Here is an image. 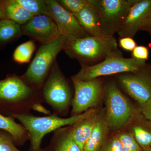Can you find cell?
Returning a JSON list of instances; mask_svg holds the SVG:
<instances>
[{
    "label": "cell",
    "instance_id": "obj_1",
    "mask_svg": "<svg viewBox=\"0 0 151 151\" xmlns=\"http://www.w3.org/2000/svg\"><path fill=\"white\" fill-rule=\"evenodd\" d=\"M63 50L70 58L77 60L82 66L101 62L119 49L114 36H88L72 41L65 40Z\"/></svg>",
    "mask_w": 151,
    "mask_h": 151
},
{
    "label": "cell",
    "instance_id": "obj_2",
    "mask_svg": "<svg viewBox=\"0 0 151 151\" xmlns=\"http://www.w3.org/2000/svg\"><path fill=\"white\" fill-rule=\"evenodd\" d=\"M96 111L90 109L80 115L68 118H60L55 114L45 117H38L27 113H15L12 116L20 122L28 132L32 151H40L42 141L47 134L65 126H73Z\"/></svg>",
    "mask_w": 151,
    "mask_h": 151
},
{
    "label": "cell",
    "instance_id": "obj_3",
    "mask_svg": "<svg viewBox=\"0 0 151 151\" xmlns=\"http://www.w3.org/2000/svg\"><path fill=\"white\" fill-rule=\"evenodd\" d=\"M146 65V60L124 58L119 50L97 64L82 66L79 72L72 77L80 81H90L102 76L136 72Z\"/></svg>",
    "mask_w": 151,
    "mask_h": 151
},
{
    "label": "cell",
    "instance_id": "obj_4",
    "mask_svg": "<svg viewBox=\"0 0 151 151\" xmlns=\"http://www.w3.org/2000/svg\"><path fill=\"white\" fill-rule=\"evenodd\" d=\"M65 39L60 36L56 40L41 45L34 58L22 77L27 84L41 90L58 55L63 50Z\"/></svg>",
    "mask_w": 151,
    "mask_h": 151
},
{
    "label": "cell",
    "instance_id": "obj_5",
    "mask_svg": "<svg viewBox=\"0 0 151 151\" xmlns=\"http://www.w3.org/2000/svg\"><path fill=\"white\" fill-rule=\"evenodd\" d=\"M105 117L110 130L117 131L128 126L137 112L116 83L108 82L105 86Z\"/></svg>",
    "mask_w": 151,
    "mask_h": 151
},
{
    "label": "cell",
    "instance_id": "obj_6",
    "mask_svg": "<svg viewBox=\"0 0 151 151\" xmlns=\"http://www.w3.org/2000/svg\"><path fill=\"white\" fill-rule=\"evenodd\" d=\"M97 12L100 32L103 36L117 33L130 8L138 0H91Z\"/></svg>",
    "mask_w": 151,
    "mask_h": 151
},
{
    "label": "cell",
    "instance_id": "obj_7",
    "mask_svg": "<svg viewBox=\"0 0 151 151\" xmlns=\"http://www.w3.org/2000/svg\"><path fill=\"white\" fill-rule=\"evenodd\" d=\"M41 91L43 100L51 106L55 114L67 113L72 101L71 90L56 60Z\"/></svg>",
    "mask_w": 151,
    "mask_h": 151
},
{
    "label": "cell",
    "instance_id": "obj_8",
    "mask_svg": "<svg viewBox=\"0 0 151 151\" xmlns=\"http://www.w3.org/2000/svg\"><path fill=\"white\" fill-rule=\"evenodd\" d=\"M41 91L27 84L22 76L13 75L0 80V101L32 109L41 103Z\"/></svg>",
    "mask_w": 151,
    "mask_h": 151
},
{
    "label": "cell",
    "instance_id": "obj_9",
    "mask_svg": "<svg viewBox=\"0 0 151 151\" xmlns=\"http://www.w3.org/2000/svg\"><path fill=\"white\" fill-rule=\"evenodd\" d=\"M74 95L71 101L73 116L80 115L97 105L103 90V82L100 78L82 81L71 77Z\"/></svg>",
    "mask_w": 151,
    "mask_h": 151
},
{
    "label": "cell",
    "instance_id": "obj_10",
    "mask_svg": "<svg viewBox=\"0 0 151 151\" xmlns=\"http://www.w3.org/2000/svg\"><path fill=\"white\" fill-rule=\"evenodd\" d=\"M46 14L56 24L60 36L72 41L90 36L79 24L74 15L65 9L57 1L46 0Z\"/></svg>",
    "mask_w": 151,
    "mask_h": 151
},
{
    "label": "cell",
    "instance_id": "obj_11",
    "mask_svg": "<svg viewBox=\"0 0 151 151\" xmlns=\"http://www.w3.org/2000/svg\"><path fill=\"white\" fill-rule=\"evenodd\" d=\"M119 81L124 91L137 104L151 99V68L146 65L136 72L123 73Z\"/></svg>",
    "mask_w": 151,
    "mask_h": 151
},
{
    "label": "cell",
    "instance_id": "obj_12",
    "mask_svg": "<svg viewBox=\"0 0 151 151\" xmlns=\"http://www.w3.org/2000/svg\"><path fill=\"white\" fill-rule=\"evenodd\" d=\"M21 26L22 35L27 36L41 45L52 42L60 36L56 24L47 14L34 16Z\"/></svg>",
    "mask_w": 151,
    "mask_h": 151
},
{
    "label": "cell",
    "instance_id": "obj_13",
    "mask_svg": "<svg viewBox=\"0 0 151 151\" xmlns=\"http://www.w3.org/2000/svg\"><path fill=\"white\" fill-rule=\"evenodd\" d=\"M151 11V0H138L131 7L117 34L121 38L134 37Z\"/></svg>",
    "mask_w": 151,
    "mask_h": 151
},
{
    "label": "cell",
    "instance_id": "obj_14",
    "mask_svg": "<svg viewBox=\"0 0 151 151\" xmlns=\"http://www.w3.org/2000/svg\"><path fill=\"white\" fill-rule=\"evenodd\" d=\"M129 126V132L141 149L151 148V122L137 111Z\"/></svg>",
    "mask_w": 151,
    "mask_h": 151
},
{
    "label": "cell",
    "instance_id": "obj_15",
    "mask_svg": "<svg viewBox=\"0 0 151 151\" xmlns=\"http://www.w3.org/2000/svg\"><path fill=\"white\" fill-rule=\"evenodd\" d=\"M109 127L105 117V110L98 114L97 123L84 146V151H100L108 139Z\"/></svg>",
    "mask_w": 151,
    "mask_h": 151
},
{
    "label": "cell",
    "instance_id": "obj_16",
    "mask_svg": "<svg viewBox=\"0 0 151 151\" xmlns=\"http://www.w3.org/2000/svg\"><path fill=\"white\" fill-rule=\"evenodd\" d=\"M98 114L99 112L96 111L71 127L73 138L82 151L97 123Z\"/></svg>",
    "mask_w": 151,
    "mask_h": 151
},
{
    "label": "cell",
    "instance_id": "obj_17",
    "mask_svg": "<svg viewBox=\"0 0 151 151\" xmlns=\"http://www.w3.org/2000/svg\"><path fill=\"white\" fill-rule=\"evenodd\" d=\"M89 4L78 14L74 15L83 29L90 36L100 37L103 36L100 32L99 19L91 1Z\"/></svg>",
    "mask_w": 151,
    "mask_h": 151
},
{
    "label": "cell",
    "instance_id": "obj_18",
    "mask_svg": "<svg viewBox=\"0 0 151 151\" xmlns=\"http://www.w3.org/2000/svg\"><path fill=\"white\" fill-rule=\"evenodd\" d=\"M52 142L55 151H82L73 138L71 127L56 130Z\"/></svg>",
    "mask_w": 151,
    "mask_h": 151
},
{
    "label": "cell",
    "instance_id": "obj_19",
    "mask_svg": "<svg viewBox=\"0 0 151 151\" xmlns=\"http://www.w3.org/2000/svg\"><path fill=\"white\" fill-rule=\"evenodd\" d=\"M0 129L8 133L12 136L15 142L22 145L30 137L28 132L21 124L15 122L13 117H6L0 114Z\"/></svg>",
    "mask_w": 151,
    "mask_h": 151
},
{
    "label": "cell",
    "instance_id": "obj_20",
    "mask_svg": "<svg viewBox=\"0 0 151 151\" xmlns=\"http://www.w3.org/2000/svg\"><path fill=\"white\" fill-rule=\"evenodd\" d=\"M3 4L5 19L10 20L20 25L24 24L34 16L15 0L4 1Z\"/></svg>",
    "mask_w": 151,
    "mask_h": 151
},
{
    "label": "cell",
    "instance_id": "obj_21",
    "mask_svg": "<svg viewBox=\"0 0 151 151\" xmlns=\"http://www.w3.org/2000/svg\"><path fill=\"white\" fill-rule=\"evenodd\" d=\"M22 35L20 25L7 19L0 21V43L10 41Z\"/></svg>",
    "mask_w": 151,
    "mask_h": 151
},
{
    "label": "cell",
    "instance_id": "obj_22",
    "mask_svg": "<svg viewBox=\"0 0 151 151\" xmlns=\"http://www.w3.org/2000/svg\"><path fill=\"white\" fill-rule=\"evenodd\" d=\"M35 48V42L33 40L27 41L19 45L14 51V60L19 64L28 63Z\"/></svg>",
    "mask_w": 151,
    "mask_h": 151
},
{
    "label": "cell",
    "instance_id": "obj_23",
    "mask_svg": "<svg viewBox=\"0 0 151 151\" xmlns=\"http://www.w3.org/2000/svg\"><path fill=\"white\" fill-rule=\"evenodd\" d=\"M17 3L33 15L46 14V6L44 0H15Z\"/></svg>",
    "mask_w": 151,
    "mask_h": 151
},
{
    "label": "cell",
    "instance_id": "obj_24",
    "mask_svg": "<svg viewBox=\"0 0 151 151\" xmlns=\"http://www.w3.org/2000/svg\"><path fill=\"white\" fill-rule=\"evenodd\" d=\"M57 1L60 5L73 15L78 14L90 3V0H60Z\"/></svg>",
    "mask_w": 151,
    "mask_h": 151
},
{
    "label": "cell",
    "instance_id": "obj_25",
    "mask_svg": "<svg viewBox=\"0 0 151 151\" xmlns=\"http://www.w3.org/2000/svg\"><path fill=\"white\" fill-rule=\"evenodd\" d=\"M117 134L122 143L123 151H141L142 150L129 132H123Z\"/></svg>",
    "mask_w": 151,
    "mask_h": 151
},
{
    "label": "cell",
    "instance_id": "obj_26",
    "mask_svg": "<svg viewBox=\"0 0 151 151\" xmlns=\"http://www.w3.org/2000/svg\"><path fill=\"white\" fill-rule=\"evenodd\" d=\"M100 151H123L122 144L118 134L108 138L103 144Z\"/></svg>",
    "mask_w": 151,
    "mask_h": 151
},
{
    "label": "cell",
    "instance_id": "obj_27",
    "mask_svg": "<svg viewBox=\"0 0 151 151\" xmlns=\"http://www.w3.org/2000/svg\"><path fill=\"white\" fill-rule=\"evenodd\" d=\"M14 142L10 135L0 131V151H21L16 147Z\"/></svg>",
    "mask_w": 151,
    "mask_h": 151
},
{
    "label": "cell",
    "instance_id": "obj_28",
    "mask_svg": "<svg viewBox=\"0 0 151 151\" xmlns=\"http://www.w3.org/2000/svg\"><path fill=\"white\" fill-rule=\"evenodd\" d=\"M148 48L144 46H137L132 51L133 58L139 60H146L149 57Z\"/></svg>",
    "mask_w": 151,
    "mask_h": 151
},
{
    "label": "cell",
    "instance_id": "obj_29",
    "mask_svg": "<svg viewBox=\"0 0 151 151\" xmlns=\"http://www.w3.org/2000/svg\"><path fill=\"white\" fill-rule=\"evenodd\" d=\"M137 110L146 119L151 122V99L143 104H137Z\"/></svg>",
    "mask_w": 151,
    "mask_h": 151
},
{
    "label": "cell",
    "instance_id": "obj_30",
    "mask_svg": "<svg viewBox=\"0 0 151 151\" xmlns=\"http://www.w3.org/2000/svg\"><path fill=\"white\" fill-rule=\"evenodd\" d=\"M119 44L122 48L128 51H133L137 46L135 41L131 37H124L120 39Z\"/></svg>",
    "mask_w": 151,
    "mask_h": 151
},
{
    "label": "cell",
    "instance_id": "obj_31",
    "mask_svg": "<svg viewBox=\"0 0 151 151\" xmlns=\"http://www.w3.org/2000/svg\"><path fill=\"white\" fill-rule=\"evenodd\" d=\"M140 30L146 31L151 35V11L143 22Z\"/></svg>",
    "mask_w": 151,
    "mask_h": 151
},
{
    "label": "cell",
    "instance_id": "obj_32",
    "mask_svg": "<svg viewBox=\"0 0 151 151\" xmlns=\"http://www.w3.org/2000/svg\"><path fill=\"white\" fill-rule=\"evenodd\" d=\"M32 109L36 111L40 112V113H44L45 114H50L49 111H47V109H45L43 106H42L41 103H38V104H35L32 107Z\"/></svg>",
    "mask_w": 151,
    "mask_h": 151
},
{
    "label": "cell",
    "instance_id": "obj_33",
    "mask_svg": "<svg viewBox=\"0 0 151 151\" xmlns=\"http://www.w3.org/2000/svg\"><path fill=\"white\" fill-rule=\"evenodd\" d=\"M3 19H5L4 6H3V1H0V21L1 20Z\"/></svg>",
    "mask_w": 151,
    "mask_h": 151
},
{
    "label": "cell",
    "instance_id": "obj_34",
    "mask_svg": "<svg viewBox=\"0 0 151 151\" xmlns=\"http://www.w3.org/2000/svg\"><path fill=\"white\" fill-rule=\"evenodd\" d=\"M141 151H151V148L144 149V150H141Z\"/></svg>",
    "mask_w": 151,
    "mask_h": 151
},
{
    "label": "cell",
    "instance_id": "obj_35",
    "mask_svg": "<svg viewBox=\"0 0 151 151\" xmlns=\"http://www.w3.org/2000/svg\"></svg>",
    "mask_w": 151,
    "mask_h": 151
}]
</instances>
